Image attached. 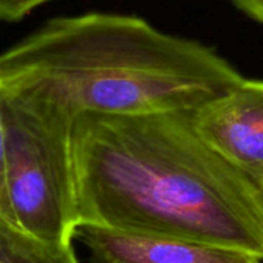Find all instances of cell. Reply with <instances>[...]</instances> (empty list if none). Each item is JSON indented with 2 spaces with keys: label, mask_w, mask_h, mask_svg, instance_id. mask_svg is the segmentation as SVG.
I'll return each mask as SVG.
<instances>
[{
  "label": "cell",
  "mask_w": 263,
  "mask_h": 263,
  "mask_svg": "<svg viewBox=\"0 0 263 263\" xmlns=\"http://www.w3.org/2000/svg\"><path fill=\"white\" fill-rule=\"evenodd\" d=\"M74 237L86 248L85 263H260L262 256L180 239L145 236L79 223Z\"/></svg>",
  "instance_id": "5b68a950"
},
{
  "label": "cell",
  "mask_w": 263,
  "mask_h": 263,
  "mask_svg": "<svg viewBox=\"0 0 263 263\" xmlns=\"http://www.w3.org/2000/svg\"><path fill=\"white\" fill-rule=\"evenodd\" d=\"M256 23L263 22V0H227Z\"/></svg>",
  "instance_id": "9c48e42d"
},
{
  "label": "cell",
  "mask_w": 263,
  "mask_h": 263,
  "mask_svg": "<svg viewBox=\"0 0 263 263\" xmlns=\"http://www.w3.org/2000/svg\"><path fill=\"white\" fill-rule=\"evenodd\" d=\"M197 137L219 157L263 186V83L240 86L190 112Z\"/></svg>",
  "instance_id": "277c9868"
},
{
  "label": "cell",
  "mask_w": 263,
  "mask_h": 263,
  "mask_svg": "<svg viewBox=\"0 0 263 263\" xmlns=\"http://www.w3.org/2000/svg\"><path fill=\"white\" fill-rule=\"evenodd\" d=\"M214 48L142 17L62 15L0 54V86L69 117L190 112L247 82Z\"/></svg>",
  "instance_id": "7a4b0ae2"
},
{
  "label": "cell",
  "mask_w": 263,
  "mask_h": 263,
  "mask_svg": "<svg viewBox=\"0 0 263 263\" xmlns=\"http://www.w3.org/2000/svg\"><path fill=\"white\" fill-rule=\"evenodd\" d=\"M54 0H0V22L14 23L25 18L35 8Z\"/></svg>",
  "instance_id": "52a82bcc"
},
{
  "label": "cell",
  "mask_w": 263,
  "mask_h": 263,
  "mask_svg": "<svg viewBox=\"0 0 263 263\" xmlns=\"http://www.w3.org/2000/svg\"><path fill=\"white\" fill-rule=\"evenodd\" d=\"M2 103H3V89L0 86V217L12 222V213L9 208L6 188H5V171H3V114H2Z\"/></svg>",
  "instance_id": "ba28073f"
},
{
  "label": "cell",
  "mask_w": 263,
  "mask_h": 263,
  "mask_svg": "<svg viewBox=\"0 0 263 263\" xmlns=\"http://www.w3.org/2000/svg\"><path fill=\"white\" fill-rule=\"evenodd\" d=\"M190 112L74 117L80 223L263 256V186L197 137Z\"/></svg>",
  "instance_id": "6da1fadb"
},
{
  "label": "cell",
  "mask_w": 263,
  "mask_h": 263,
  "mask_svg": "<svg viewBox=\"0 0 263 263\" xmlns=\"http://www.w3.org/2000/svg\"><path fill=\"white\" fill-rule=\"evenodd\" d=\"M0 263H79L71 245L35 239L0 217Z\"/></svg>",
  "instance_id": "8992f818"
},
{
  "label": "cell",
  "mask_w": 263,
  "mask_h": 263,
  "mask_svg": "<svg viewBox=\"0 0 263 263\" xmlns=\"http://www.w3.org/2000/svg\"><path fill=\"white\" fill-rule=\"evenodd\" d=\"M2 114L5 188L14 225L35 239L71 245L80 223L71 151L74 119L46 100L6 89Z\"/></svg>",
  "instance_id": "3957f363"
}]
</instances>
